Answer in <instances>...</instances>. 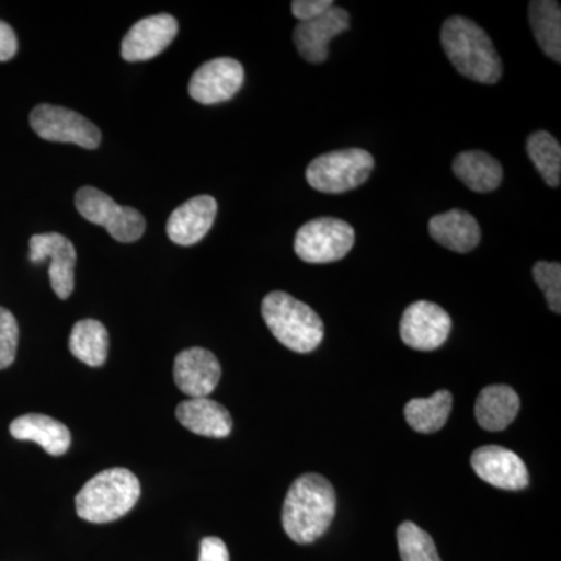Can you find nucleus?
<instances>
[{
    "mask_svg": "<svg viewBox=\"0 0 561 561\" xmlns=\"http://www.w3.org/2000/svg\"><path fill=\"white\" fill-rule=\"evenodd\" d=\"M443 50L461 76L476 83L496 84L502 77V61L493 41L468 18L453 16L440 32Z\"/></svg>",
    "mask_w": 561,
    "mask_h": 561,
    "instance_id": "2",
    "label": "nucleus"
},
{
    "mask_svg": "<svg viewBox=\"0 0 561 561\" xmlns=\"http://www.w3.org/2000/svg\"><path fill=\"white\" fill-rule=\"evenodd\" d=\"M337 497L323 476L309 472L291 483L283 505V527L298 545H311L330 529Z\"/></svg>",
    "mask_w": 561,
    "mask_h": 561,
    "instance_id": "1",
    "label": "nucleus"
},
{
    "mask_svg": "<svg viewBox=\"0 0 561 561\" xmlns=\"http://www.w3.org/2000/svg\"><path fill=\"white\" fill-rule=\"evenodd\" d=\"M18 38L7 22L0 21V61H10L16 55Z\"/></svg>",
    "mask_w": 561,
    "mask_h": 561,
    "instance_id": "31",
    "label": "nucleus"
},
{
    "mask_svg": "<svg viewBox=\"0 0 561 561\" xmlns=\"http://www.w3.org/2000/svg\"><path fill=\"white\" fill-rule=\"evenodd\" d=\"M262 317L280 345L295 353L319 348L324 327L319 313L286 291H272L262 300Z\"/></svg>",
    "mask_w": 561,
    "mask_h": 561,
    "instance_id": "4",
    "label": "nucleus"
},
{
    "mask_svg": "<svg viewBox=\"0 0 561 561\" xmlns=\"http://www.w3.org/2000/svg\"><path fill=\"white\" fill-rule=\"evenodd\" d=\"M518 393L508 386H489L479 393L476 401V420L482 430L504 431L511 426L519 412Z\"/></svg>",
    "mask_w": 561,
    "mask_h": 561,
    "instance_id": "20",
    "label": "nucleus"
},
{
    "mask_svg": "<svg viewBox=\"0 0 561 561\" xmlns=\"http://www.w3.org/2000/svg\"><path fill=\"white\" fill-rule=\"evenodd\" d=\"M527 153L542 180L551 187L560 186L561 147L551 133L537 131L527 138Z\"/></svg>",
    "mask_w": 561,
    "mask_h": 561,
    "instance_id": "25",
    "label": "nucleus"
},
{
    "mask_svg": "<svg viewBox=\"0 0 561 561\" xmlns=\"http://www.w3.org/2000/svg\"><path fill=\"white\" fill-rule=\"evenodd\" d=\"M397 537L402 561H442L431 535L415 523H402Z\"/></svg>",
    "mask_w": 561,
    "mask_h": 561,
    "instance_id": "26",
    "label": "nucleus"
},
{
    "mask_svg": "<svg viewBox=\"0 0 561 561\" xmlns=\"http://www.w3.org/2000/svg\"><path fill=\"white\" fill-rule=\"evenodd\" d=\"M375 169L371 153L345 149L320 154L306 169V180L321 194H345L362 186Z\"/></svg>",
    "mask_w": 561,
    "mask_h": 561,
    "instance_id": "5",
    "label": "nucleus"
},
{
    "mask_svg": "<svg viewBox=\"0 0 561 561\" xmlns=\"http://www.w3.org/2000/svg\"><path fill=\"white\" fill-rule=\"evenodd\" d=\"M245 80L243 66L234 58H216L195 70L190 81V94L202 105L231 101Z\"/></svg>",
    "mask_w": 561,
    "mask_h": 561,
    "instance_id": "11",
    "label": "nucleus"
},
{
    "mask_svg": "<svg viewBox=\"0 0 561 561\" xmlns=\"http://www.w3.org/2000/svg\"><path fill=\"white\" fill-rule=\"evenodd\" d=\"M453 411V394L440 390L430 398H415L405 404L404 415L409 426L420 434H434L443 430Z\"/></svg>",
    "mask_w": 561,
    "mask_h": 561,
    "instance_id": "24",
    "label": "nucleus"
},
{
    "mask_svg": "<svg viewBox=\"0 0 561 561\" xmlns=\"http://www.w3.org/2000/svg\"><path fill=\"white\" fill-rule=\"evenodd\" d=\"M20 327L9 309L0 308V370H5L16 359Z\"/></svg>",
    "mask_w": 561,
    "mask_h": 561,
    "instance_id": "28",
    "label": "nucleus"
},
{
    "mask_svg": "<svg viewBox=\"0 0 561 561\" xmlns=\"http://www.w3.org/2000/svg\"><path fill=\"white\" fill-rule=\"evenodd\" d=\"M198 561H230V552L220 538L206 537L201 545Z\"/></svg>",
    "mask_w": 561,
    "mask_h": 561,
    "instance_id": "30",
    "label": "nucleus"
},
{
    "mask_svg": "<svg viewBox=\"0 0 561 561\" xmlns=\"http://www.w3.org/2000/svg\"><path fill=\"white\" fill-rule=\"evenodd\" d=\"M529 22L540 49L556 62L561 61V9L553 0L529 3Z\"/></svg>",
    "mask_w": 561,
    "mask_h": 561,
    "instance_id": "23",
    "label": "nucleus"
},
{
    "mask_svg": "<svg viewBox=\"0 0 561 561\" xmlns=\"http://www.w3.org/2000/svg\"><path fill=\"white\" fill-rule=\"evenodd\" d=\"M10 434L16 440L35 442L50 456L58 457L69 451L70 432L65 424L41 413H27L10 424Z\"/></svg>",
    "mask_w": 561,
    "mask_h": 561,
    "instance_id": "19",
    "label": "nucleus"
},
{
    "mask_svg": "<svg viewBox=\"0 0 561 561\" xmlns=\"http://www.w3.org/2000/svg\"><path fill=\"white\" fill-rule=\"evenodd\" d=\"M453 172L472 192L489 194L501 186V162L481 150L461 151L453 162Z\"/></svg>",
    "mask_w": 561,
    "mask_h": 561,
    "instance_id": "21",
    "label": "nucleus"
},
{
    "mask_svg": "<svg viewBox=\"0 0 561 561\" xmlns=\"http://www.w3.org/2000/svg\"><path fill=\"white\" fill-rule=\"evenodd\" d=\"M28 243H31L28 260L32 264L50 261L51 289L58 298L68 300L72 295L73 286H76L77 251L73 243L66 236L58 234V232L32 236Z\"/></svg>",
    "mask_w": 561,
    "mask_h": 561,
    "instance_id": "10",
    "label": "nucleus"
},
{
    "mask_svg": "<svg viewBox=\"0 0 561 561\" xmlns=\"http://www.w3.org/2000/svg\"><path fill=\"white\" fill-rule=\"evenodd\" d=\"M31 125L39 138L50 142L76 144L88 150L101 146L102 133L98 125L62 106L47 103L36 106L31 114Z\"/></svg>",
    "mask_w": 561,
    "mask_h": 561,
    "instance_id": "8",
    "label": "nucleus"
},
{
    "mask_svg": "<svg viewBox=\"0 0 561 561\" xmlns=\"http://www.w3.org/2000/svg\"><path fill=\"white\" fill-rule=\"evenodd\" d=\"M430 234L438 245L456 253H470L481 243L482 238L478 220L461 209H451L432 217Z\"/></svg>",
    "mask_w": 561,
    "mask_h": 561,
    "instance_id": "17",
    "label": "nucleus"
},
{
    "mask_svg": "<svg viewBox=\"0 0 561 561\" xmlns=\"http://www.w3.org/2000/svg\"><path fill=\"white\" fill-rule=\"evenodd\" d=\"M471 467L483 482L507 491H519L529 485V471L518 454L502 446L489 445L476 449Z\"/></svg>",
    "mask_w": 561,
    "mask_h": 561,
    "instance_id": "13",
    "label": "nucleus"
},
{
    "mask_svg": "<svg viewBox=\"0 0 561 561\" xmlns=\"http://www.w3.org/2000/svg\"><path fill=\"white\" fill-rule=\"evenodd\" d=\"M76 208L83 219L105 227L117 242L139 241L146 231L142 214L130 206L117 205L105 192L84 186L77 191Z\"/></svg>",
    "mask_w": 561,
    "mask_h": 561,
    "instance_id": "6",
    "label": "nucleus"
},
{
    "mask_svg": "<svg viewBox=\"0 0 561 561\" xmlns=\"http://www.w3.org/2000/svg\"><path fill=\"white\" fill-rule=\"evenodd\" d=\"M179 35V22L172 14H154L144 18L125 35L121 55L125 61L138 62L151 60L171 46Z\"/></svg>",
    "mask_w": 561,
    "mask_h": 561,
    "instance_id": "12",
    "label": "nucleus"
},
{
    "mask_svg": "<svg viewBox=\"0 0 561 561\" xmlns=\"http://www.w3.org/2000/svg\"><path fill=\"white\" fill-rule=\"evenodd\" d=\"M534 279L538 284L552 312H561V265L540 261L534 265Z\"/></svg>",
    "mask_w": 561,
    "mask_h": 561,
    "instance_id": "27",
    "label": "nucleus"
},
{
    "mask_svg": "<svg viewBox=\"0 0 561 561\" xmlns=\"http://www.w3.org/2000/svg\"><path fill=\"white\" fill-rule=\"evenodd\" d=\"M175 415L186 430L203 437L225 438L231 434L230 412L209 398H190L180 402Z\"/></svg>",
    "mask_w": 561,
    "mask_h": 561,
    "instance_id": "18",
    "label": "nucleus"
},
{
    "mask_svg": "<svg viewBox=\"0 0 561 561\" xmlns=\"http://www.w3.org/2000/svg\"><path fill=\"white\" fill-rule=\"evenodd\" d=\"M291 14L300 22L312 21L334 7L332 0H295L291 2Z\"/></svg>",
    "mask_w": 561,
    "mask_h": 561,
    "instance_id": "29",
    "label": "nucleus"
},
{
    "mask_svg": "<svg viewBox=\"0 0 561 561\" xmlns=\"http://www.w3.org/2000/svg\"><path fill=\"white\" fill-rule=\"evenodd\" d=\"M220 362L209 350L195 348L181 351L173 364V379L176 387L190 398H208L219 386Z\"/></svg>",
    "mask_w": 561,
    "mask_h": 561,
    "instance_id": "15",
    "label": "nucleus"
},
{
    "mask_svg": "<svg viewBox=\"0 0 561 561\" xmlns=\"http://www.w3.org/2000/svg\"><path fill=\"white\" fill-rule=\"evenodd\" d=\"M451 328V317L445 309L435 302L416 301L402 313L400 334L411 348L432 351L448 341Z\"/></svg>",
    "mask_w": 561,
    "mask_h": 561,
    "instance_id": "9",
    "label": "nucleus"
},
{
    "mask_svg": "<svg viewBox=\"0 0 561 561\" xmlns=\"http://www.w3.org/2000/svg\"><path fill=\"white\" fill-rule=\"evenodd\" d=\"M350 13L342 7H331L312 21L300 22L294 31V44L302 60L320 65L328 60L330 43L350 28Z\"/></svg>",
    "mask_w": 561,
    "mask_h": 561,
    "instance_id": "14",
    "label": "nucleus"
},
{
    "mask_svg": "<svg viewBox=\"0 0 561 561\" xmlns=\"http://www.w3.org/2000/svg\"><path fill=\"white\" fill-rule=\"evenodd\" d=\"M69 350L83 364L94 368L102 367L108 357V331L98 320L77 321L70 332Z\"/></svg>",
    "mask_w": 561,
    "mask_h": 561,
    "instance_id": "22",
    "label": "nucleus"
},
{
    "mask_svg": "<svg viewBox=\"0 0 561 561\" xmlns=\"http://www.w3.org/2000/svg\"><path fill=\"white\" fill-rule=\"evenodd\" d=\"M356 234L350 224L335 217H320L302 225L295 236V253L308 264L341 261L353 249Z\"/></svg>",
    "mask_w": 561,
    "mask_h": 561,
    "instance_id": "7",
    "label": "nucleus"
},
{
    "mask_svg": "<svg viewBox=\"0 0 561 561\" xmlns=\"http://www.w3.org/2000/svg\"><path fill=\"white\" fill-rule=\"evenodd\" d=\"M139 497L138 478L125 468H110L84 483L76 496V511L88 523H113L131 512Z\"/></svg>",
    "mask_w": 561,
    "mask_h": 561,
    "instance_id": "3",
    "label": "nucleus"
},
{
    "mask_svg": "<svg viewBox=\"0 0 561 561\" xmlns=\"http://www.w3.org/2000/svg\"><path fill=\"white\" fill-rule=\"evenodd\" d=\"M217 216V202L210 195H198L179 206L168 220L169 239L176 245L191 247L206 238Z\"/></svg>",
    "mask_w": 561,
    "mask_h": 561,
    "instance_id": "16",
    "label": "nucleus"
}]
</instances>
